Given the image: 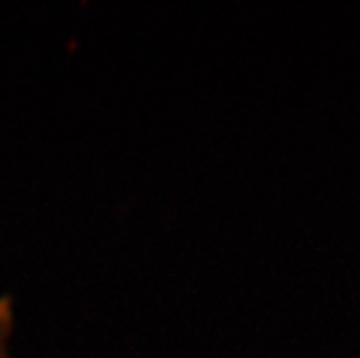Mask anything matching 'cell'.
Masks as SVG:
<instances>
[{
    "instance_id": "6da1fadb",
    "label": "cell",
    "mask_w": 360,
    "mask_h": 358,
    "mask_svg": "<svg viewBox=\"0 0 360 358\" xmlns=\"http://www.w3.org/2000/svg\"><path fill=\"white\" fill-rule=\"evenodd\" d=\"M11 331V307L9 300H0V358H9L7 354V337Z\"/></svg>"
}]
</instances>
